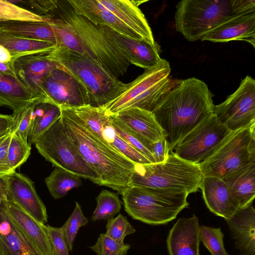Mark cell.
<instances>
[{
    "instance_id": "obj_47",
    "label": "cell",
    "mask_w": 255,
    "mask_h": 255,
    "mask_svg": "<svg viewBox=\"0 0 255 255\" xmlns=\"http://www.w3.org/2000/svg\"><path fill=\"white\" fill-rule=\"evenodd\" d=\"M14 123L13 115H4L0 114V133L11 130Z\"/></svg>"
},
{
    "instance_id": "obj_39",
    "label": "cell",
    "mask_w": 255,
    "mask_h": 255,
    "mask_svg": "<svg viewBox=\"0 0 255 255\" xmlns=\"http://www.w3.org/2000/svg\"><path fill=\"white\" fill-rule=\"evenodd\" d=\"M89 220L83 213L81 206L77 202L75 208L64 224L61 227L69 251L72 252L80 228L85 226Z\"/></svg>"
},
{
    "instance_id": "obj_8",
    "label": "cell",
    "mask_w": 255,
    "mask_h": 255,
    "mask_svg": "<svg viewBox=\"0 0 255 255\" xmlns=\"http://www.w3.org/2000/svg\"><path fill=\"white\" fill-rule=\"evenodd\" d=\"M169 62L162 59L156 67L145 70L125 90L103 107L109 115L137 108L152 112L165 94L178 82L170 79Z\"/></svg>"
},
{
    "instance_id": "obj_19",
    "label": "cell",
    "mask_w": 255,
    "mask_h": 255,
    "mask_svg": "<svg viewBox=\"0 0 255 255\" xmlns=\"http://www.w3.org/2000/svg\"><path fill=\"white\" fill-rule=\"evenodd\" d=\"M200 227L195 214L190 218H179L166 239L169 255H200Z\"/></svg>"
},
{
    "instance_id": "obj_20",
    "label": "cell",
    "mask_w": 255,
    "mask_h": 255,
    "mask_svg": "<svg viewBox=\"0 0 255 255\" xmlns=\"http://www.w3.org/2000/svg\"><path fill=\"white\" fill-rule=\"evenodd\" d=\"M56 47L49 41L22 37L0 30V63L12 67L14 61L19 57L49 53Z\"/></svg>"
},
{
    "instance_id": "obj_30",
    "label": "cell",
    "mask_w": 255,
    "mask_h": 255,
    "mask_svg": "<svg viewBox=\"0 0 255 255\" xmlns=\"http://www.w3.org/2000/svg\"><path fill=\"white\" fill-rule=\"evenodd\" d=\"M0 30L22 37L49 41L56 44L53 30L46 20L42 22L0 21Z\"/></svg>"
},
{
    "instance_id": "obj_18",
    "label": "cell",
    "mask_w": 255,
    "mask_h": 255,
    "mask_svg": "<svg viewBox=\"0 0 255 255\" xmlns=\"http://www.w3.org/2000/svg\"><path fill=\"white\" fill-rule=\"evenodd\" d=\"M6 199L0 204V255H41L12 218Z\"/></svg>"
},
{
    "instance_id": "obj_23",
    "label": "cell",
    "mask_w": 255,
    "mask_h": 255,
    "mask_svg": "<svg viewBox=\"0 0 255 255\" xmlns=\"http://www.w3.org/2000/svg\"><path fill=\"white\" fill-rule=\"evenodd\" d=\"M241 255H255V209L252 205L225 220Z\"/></svg>"
},
{
    "instance_id": "obj_7",
    "label": "cell",
    "mask_w": 255,
    "mask_h": 255,
    "mask_svg": "<svg viewBox=\"0 0 255 255\" xmlns=\"http://www.w3.org/2000/svg\"><path fill=\"white\" fill-rule=\"evenodd\" d=\"M203 176L198 164L181 159L173 151L164 162L135 164L131 186L185 190L189 194L200 188Z\"/></svg>"
},
{
    "instance_id": "obj_14",
    "label": "cell",
    "mask_w": 255,
    "mask_h": 255,
    "mask_svg": "<svg viewBox=\"0 0 255 255\" xmlns=\"http://www.w3.org/2000/svg\"><path fill=\"white\" fill-rule=\"evenodd\" d=\"M42 87L49 104L60 108L89 105L88 95L85 88L58 65L43 78Z\"/></svg>"
},
{
    "instance_id": "obj_22",
    "label": "cell",
    "mask_w": 255,
    "mask_h": 255,
    "mask_svg": "<svg viewBox=\"0 0 255 255\" xmlns=\"http://www.w3.org/2000/svg\"><path fill=\"white\" fill-rule=\"evenodd\" d=\"M201 40L213 42L244 41L255 48V11L233 17L213 29Z\"/></svg>"
},
{
    "instance_id": "obj_15",
    "label": "cell",
    "mask_w": 255,
    "mask_h": 255,
    "mask_svg": "<svg viewBox=\"0 0 255 255\" xmlns=\"http://www.w3.org/2000/svg\"><path fill=\"white\" fill-rule=\"evenodd\" d=\"M48 54L24 56L16 59L13 63L18 79L43 103L49 102L42 89V80L48 73L58 66L48 58Z\"/></svg>"
},
{
    "instance_id": "obj_27",
    "label": "cell",
    "mask_w": 255,
    "mask_h": 255,
    "mask_svg": "<svg viewBox=\"0 0 255 255\" xmlns=\"http://www.w3.org/2000/svg\"><path fill=\"white\" fill-rule=\"evenodd\" d=\"M222 179L239 209L252 204L255 197V163L244 165Z\"/></svg>"
},
{
    "instance_id": "obj_34",
    "label": "cell",
    "mask_w": 255,
    "mask_h": 255,
    "mask_svg": "<svg viewBox=\"0 0 255 255\" xmlns=\"http://www.w3.org/2000/svg\"><path fill=\"white\" fill-rule=\"evenodd\" d=\"M109 116L119 136L151 163H155L152 152V142L131 129L116 115Z\"/></svg>"
},
{
    "instance_id": "obj_40",
    "label": "cell",
    "mask_w": 255,
    "mask_h": 255,
    "mask_svg": "<svg viewBox=\"0 0 255 255\" xmlns=\"http://www.w3.org/2000/svg\"><path fill=\"white\" fill-rule=\"evenodd\" d=\"M89 248L97 255H126L130 246L113 239L105 233L100 234L96 243Z\"/></svg>"
},
{
    "instance_id": "obj_21",
    "label": "cell",
    "mask_w": 255,
    "mask_h": 255,
    "mask_svg": "<svg viewBox=\"0 0 255 255\" xmlns=\"http://www.w3.org/2000/svg\"><path fill=\"white\" fill-rule=\"evenodd\" d=\"M107 9L131 30L138 34L143 40L154 44L151 28L139 5L146 1L128 0H98Z\"/></svg>"
},
{
    "instance_id": "obj_13",
    "label": "cell",
    "mask_w": 255,
    "mask_h": 255,
    "mask_svg": "<svg viewBox=\"0 0 255 255\" xmlns=\"http://www.w3.org/2000/svg\"><path fill=\"white\" fill-rule=\"evenodd\" d=\"M70 108L101 140L124 154L133 163H151L146 157L119 136L112 124L110 116L103 107H94L87 105Z\"/></svg>"
},
{
    "instance_id": "obj_3",
    "label": "cell",
    "mask_w": 255,
    "mask_h": 255,
    "mask_svg": "<svg viewBox=\"0 0 255 255\" xmlns=\"http://www.w3.org/2000/svg\"><path fill=\"white\" fill-rule=\"evenodd\" d=\"M176 7V30L195 41L233 17L255 11V0H183Z\"/></svg>"
},
{
    "instance_id": "obj_33",
    "label": "cell",
    "mask_w": 255,
    "mask_h": 255,
    "mask_svg": "<svg viewBox=\"0 0 255 255\" xmlns=\"http://www.w3.org/2000/svg\"><path fill=\"white\" fill-rule=\"evenodd\" d=\"M45 182L50 195L55 199L65 196L72 189L82 185L79 176L58 167H55L45 179Z\"/></svg>"
},
{
    "instance_id": "obj_48",
    "label": "cell",
    "mask_w": 255,
    "mask_h": 255,
    "mask_svg": "<svg viewBox=\"0 0 255 255\" xmlns=\"http://www.w3.org/2000/svg\"><path fill=\"white\" fill-rule=\"evenodd\" d=\"M0 73L17 78L13 67L8 64L0 63Z\"/></svg>"
},
{
    "instance_id": "obj_24",
    "label": "cell",
    "mask_w": 255,
    "mask_h": 255,
    "mask_svg": "<svg viewBox=\"0 0 255 255\" xmlns=\"http://www.w3.org/2000/svg\"><path fill=\"white\" fill-rule=\"evenodd\" d=\"M200 189L207 208L215 215L226 220L239 210L222 178L203 177Z\"/></svg>"
},
{
    "instance_id": "obj_31",
    "label": "cell",
    "mask_w": 255,
    "mask_h": 255,
    "mask_svg": "<svg viewBox=\"0 0 255 255\" xmlns=\"http://www.w3.org/2000/svg\"><path fill=\"white\" fill-rule=\"evenodd\" d=\"M61 117V108L49 103L35 105L32 123L28 136V142L31 145L36 139Z\"/></svg>"
},
{
    "instance_id": "obj_1",
    "label": "cell",
    "mask_w": 255,
    "mask_h": 255,
    "mask_svg": "<svg viewBox=\"0 0 255 255\" xmlns=\"http://www.w3.org/2000/svg\"><path fill=\"white\" fill-rule=\"evenodd\" d=\"M213 95L195 77L178 81L152 113L164 133L170 151L188 133L214 113Z\"/></svg>"
},
{
    "instance_id": "obj_43",
    "label": "cell",
    "mask_w": 255,
    "mask_h": 255,
    "mask_svg": "<svg viewBox=\"0 0 255 255\" xmlns=\"http://www.w3.org/2000/svg\"><path fill=\"white\" fill-rule=\"evenodd\" d=\"M52 250L53 255H69V248L61 227L45 225Z\"/></svg>"
},
{
    "instance_id": "obj_6",
    "label": "cell",
    "mask_w": 255,
    "mask_h": 255,
    "mask_svg": "<svg viewBox=\"0 0 255 255\" xmlns=\"http://www.w3.org/2000/svg\"><path fill=\"white\" fill-rule=\"evenodd\" d=\"M47 56L82 84L88 95V105L92 107H103L119 96L127 85L87 56L56 48Z\"/></svg>"
},
{
    "instance_id": "obj_10",
    "label": "cell",
    "mask_w": 255,
    "mask_h": 255,
    "mask_svg": "<svg viewBox=\"0 0 255 255\" xmlns=\"http://www.w3.org/2000/svg\"><path fill=\"white\" fill-rule=\"evenodd\" d=\"M34 144L39 153L55 167L100 185L98 175L82 158L69 138L61 117L38 136Z\"/></svg>"
},
{
    "instance_id": "obj_25",
    "label": "cell",
    "mask_w": 255,
    "mask_h": 255,
    "mask_svg": "<svg viewBox=\"0 0 255 255\" xmlns=\"http://www.w3.org/2000/svg\"><path fill=\"white\" fill-rule=\"evenodd\" d=\"M67 1L77 13L95 24L106 26L125 36L143 40L138 34L104 7L98 0Z\"/></svg>"
},
{
    "instance_id": "obj_50",
    "label": "cell",
    "mask_w": 255,
    "mask_h": 255,
    "mask_svg": "<svg viewBox=\"0 0 255 255\" xmlns=\"http://www.w3.org/2000/svg\"><path fill=\"white\" fill-rule=\"evenodd\" d=\"M11 133L12 130H9L0 133V145Z\"/></svg>"
},
{
    "instance_id": "obj_16",
    "label": "cell",
    "mask_w": 255,
    "mask_h": 255,
    "mask_svg": "<svg viewBox=\"0 0 255 255\" xmlns=\"http://www.w3.org/2000/svg\"><path fill=\"white\" fill-rule=\"evenodd\" d=\"M4 176L7 185V198L38 222L45 224L48 221L46 209L38 196L33 182L15 171Z\"/></svg>"
},
{
    "instance_id": "obj_29",
    "label": "cell",
    "mask_w": 255,
    "mask_h": 255,
    "mask_svg": "<svg viewBox=\"0 0 255 255\" xmlns=\"http://www.w3.org/2000/svg\"><path fill=\"white\" fill-rule=\"evenodd\" d=\"M114 115L131 129L151 142L165 137L163 130L151 112L134 108Z\"/></svg>"
},
{
    "instance_id": "obj_45",
    "label": "cell",
    "mask_w": 255,
    "mask_h": 255,
    "mask_svg": "<svg viewBox=\"0 0 255 255\" xmlns=\"http://www.w3.org/2000/svg\"><path fill=\"white\" fill-rule=\"evenodd\" d=\"M152 152L155 163L166 161L170 151L165 137L152 143Z\"/></svg>"
},
{
    "instance_id": "obj_36",
    "label": "cell",
    "mask_w": 255,
    "mask_h": 255,
    "mask_svg": "<svg viewBox=\"0 0 255 255\" xmlns=\"http://www.w3.org/2000/svg\"><path fill=\"white\" fill-rule=\"evenodd\" d=\"M45 21L41 16L13 4L9 0H0V21Z\"/></svg>"
},
{
    "instance_id": "obj_46",
    "label": "cell",
    "mask_w": 255,
    "mask_h": 255,
    "mask_svg": "<svg viewBox=\"0 0 255 255\" xmlns=\"http://www.w3.org/2000/svg\"><path fill=\"white\" fill-rule=\"evenodd\" d=\"M11 134L0 145V177L5 176L12 172L7 157V149Z\"/></svg>"
},
{
    "instance_id": "obj_26",
    "label": "cell",
    "mask_w": 255,
    "mask_h": 255,
    "mask_svg": "<svg viewBox=\"0 0 255 255\" xmlns=\"http://www.w3.org/2000/svg\"><path fill=\"white\" fill-rule=\"evenodd\" d=\"M8 212L13 220L41 255H53L45 225L33 218L16 203L7 198Z\"/></svg>"
},
{
    "instance_id": "obj_42",
    "label": "cell",
    "mask_w": 255,
    "mask_h": 255,
    "mask_svg": "<svg viewBox=\"0 0 255 255\" xmlns=\"http://www.w3.org/2000/svg\"><path fill=\"white\" fill-rule=\"evenodd\" d=\"M36 104L37 103L31 104L20 112L12 114L14 118V123L12 131L15 132L26 142H28L33 112Z\"/></svg>"
},
{
    "instance_id": "obj_2",
    "label": "cell",
    "mask_w": 255,
    "mask_h": 255,
    "mask_svg": "<svg viewBox=\"0 0 255 255\" xmlns=\"http://www.w3.org/2000/svg\"><path fill=\"white\" fill-rule=\"evenodd\" d=\"M61 120L67 134L82 158L98 175L100 186L121 194L130 186L135 163L104 142L69 107H60Z\"/></svg>"
},
{
    "instance_id": "obj_38",
    "label": "cell",
    "mask_w": 255,
    "mask_h": 255,
    "mask_svg": "<svg viewBox=\"0 0 255 255\" xmlns=\"http://www.w3.org/2000/svg\"><path fill=\"white\" fill-rule=\"evenodd\" d=\"M200 240L211 255H229L224 245V234L220 228L200 227Z\"/></svg>"
},
{
    "instance_id": "obj_12",
    "label": "cell",
    "mask_w": 255,
    "mask_h": 255,
    "mask_svg": "<svg viewBox=\"0 0 255 255\" xmlns=\"http://www.w3.org/2000/svg\"><path fill=\"white\" fill-rule=\"evenodd\" d=\"M231 131L255 123V80L248 75L226 100L215 106L213 113Z\"/></svg>"
},
{
    "instance_id": "obj_4",
    "label": "cell",
    "mask_w": 255,
    "mask_h": 255,
    "mask_svg": "<svg viewBox=\"0 0 255 255\" xmlns=\"http://www.w3.org/2000/svg\"><path fill=\"white\" fill-rule=\"evenodd\" d=\"M62 18L73 29L85 53L106 72L118 78L127 72L129 62L98 25L77 13L67 0H58L51 15Z\"/></svg>"
},
{
    "instance_id": "obj_35",
    "label": "cell",
    "mask_w": 255,
    "mask_h": 255,
    "mask_svg": "<svg viewBox=\"0 0 255 255\" xmlns=\"http://www.w3.org/2000/svg\"><path fill=\"white\" fill-rule=\"evenodd\" d=\"M97 206L91 217L93 221L110 219L118 213L122 208V203L114 192L102 190L96 198Z\"/></svg>"
},
{
    "instance_id": "obj_41",
    "label": "cell",
    "mask_w": 255,
    "mask_h": 255,
    "mask_svg": "<svg viewBox=\"0 0 255 255\" xmlns=\"http://www.w3.org/2000/svg\"><path fill=\"white\" fill-rule=\"evenodd\" d=\"M106 234L120 242H124L126 237L135 233V229L128 222L127 218L121 214L108 220Z\"/></svg>"
},
{
    "instance_id": "obj_17",
    "label": "cell",
    "mask_w": 255,
    "mask_h": 255,
    "mask_svg": "<svg viewBox=\"0 0 255 255\" xmlns=\"http://www.w3.org/2000/svg\"><path fill=\"white\" fill-rule=\"evenodd\" d=\"M99 26L129 63L146 70L157 66L162 61L159 55L160 47L157 43L152 44L144 40L133 39L106 26Z\"/></svg>"
},
{
    "instance_id": "obj_5",
    "label": "cell",
    "mask_w": 255,
    "mask_h": 255,
    "mask_svg": "<svg viewBox=\"0 0 255 255\" xmlns=\"http://www.w3.org/2000/svg\"><path fill=\"white\" fill-rule=\"evenodd\" d=\"M185 190L131 186L121 194L124 209L132 219L150 225H165L187 208Z\"/></svg>"
},
{
    "instance_id": "obj_9",
    "label": "cell",
    "mask_w": 255,
    "mask_h": 255,
    "mask_svg": "<svg viewBox=\"0 0 255 255\" xmlns=\"http://www.w3.org/2000/svg\"><path fill=\"white\" fill-rule=\"evenodd\" d=\"M251 163H255V123L231 132L198 165L203 177L223 178Z\"/></svg>"
},
{
    "instance_id": "obj_37",
    "label": "cell",
    "mask_w": 255,
    "mask_h": 255,
    "mask_svg": "<svg viewBox=\"0 0 255 255\" xmlns=\"http://www.w3.org/2000/svg\"><path fill=\"white\" fill-rule=\"evenodd\" d=\"M31 144L24 141L15 132L12 131L7 149V157L12 171L24 163L29 157Z\"/></svg>"
},
{
    "instance_id": "obj_44",
    "label": "cell",
    "mask_w": 255,
    "mask_h": 255,
    "mask_svg": "<svg viewBox=\"0 0 255 255\" xmlns=\"http://www.w3.org/2000/svg\"><path fill=\"white\" fill-rule=\"evenodd\" d=\"M28 4L37 11L38 14L43 17L50 15L57 8L58 0H29L24 1ZM36 12V14H37Z\"/></svg>"
},
{
    "instance_id": "obj_49",
    "label": "cell",
    "mask_w": 255,
    "mask_h": 255,
    "mask_svg": "<svg viewBox=\"0 0 255 255\" xmlns=\"http://www.w3.org/2000/svg\"><path fill=\"white\" fill-rule=\"evenodd\" d=\"M7 196L6 182L4 176L0 177V204Z\"/></svg>"
},
{
    "instance_id": "obj_28",
    "label": "cell",
    "mask_w": 255,
    "mask_h": 255,
    "mask_svg": "<svg viewBox=\"0 0 255 255\" xmlns=\"http://www.w3.org/2000/svg\"><path fill=\"white\" fill-rule=\"evenodd\" d=\"M33 103H43L16 77L0 73V107L20 112Z\"/></svg>"
},
{
    "instance_id": "obj_11",
    "label": "cell",
    "mask_w": 255,
    "mask_h": 255,
    "mask_svg": "<svg viewBox=\"0 0 255 255\" xmlns=\"http://www.w3.org/2000/svg\"><path fill=\"white\" fill-rule=\"evenodd\" d=\"M231 132L213 114L182 138L172 150L181 159L199 164L213 152Z\"/></svg>"
},
{
    "instance_id": "obj_32",
    "label": "cell",
    "mask_w": 255,
    "mask_h": 255,
    "mask_svg": "<svg viewBox=\"0 0 255 255\" xmlns=\"http://www.w3.org/2000/svg\"><path fill=\"white\" fill-rule=\"evenodd\" d=\"M51 25L56 39V48L65 49L85 56L81 41L72 27L56 15L44 18Z\"/></svg>"
}]
</instances>
